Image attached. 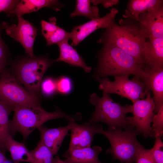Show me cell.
Instances as JSON below:
<instances>
[{
    "label": "cell",
    "instance_id": "10",
    "mask_svg": "<svg viewBox=\"0 0 163 163\" xmlns=\"http://www.w3.org/2000/svg\"><path fill=\"white\" fill-rule=\"evenodd\" d=\"M18 19L17 24L8 25L5 29L6 33L22 45L28 56L34 57L33 46L38 29L22 16L18 18Z\"/></svg>",
    "mask_w": 163,
    "mask_h": 163
},
{
    "label": "cell",
    "instance_id": "15",
    "mask_svg": "<svg viewBox=\"0 0 163 163\" xmlns=\"http://www.w3.org/2000/svg\"><path fill=\"white\" fill-rule=\"evenodd\" d=\"M143 61L144 66L149 68H163V38H149L144 49Z\"/></svg>",
    "mask_w": 163,
    "mask_h": 163
},
{
    "label": "cell",
    "instance_id": "35",
    "mask_svg": "<svg viewBox=\"0 0 163 163\" xmlns=\"http://www.w3.org/2000/svg\"><path fill=\"white\" fill-rule=\"evenodd\" d=\"M7 150L4 144L0 142V163H3L6 159L5 152Z\"/></svg>",
    "mask_w": 163,
    "mask_h": 163
},
{
    "label": "cell",
    "instance_id": "1",
    "mask_svg": "<svg viewBox=\"0 0 163 163\" xmlns=\"http://www.w3.org/2000/svg\"><path fill=\"white\" fill-rule=\"evenodd\" d=\"M103 46L98 56V63L93 77L133 75L142 79L145 75L144 66L134 58L113 44L102 41Z\"/></svg>",
    "mask_w": 163,
    "mask_h": 163
},
{
    "label": "cell",
    "instance_id": "28",
    "mask_svg": "<svg viewBox=\"0 0 163 163\" xmlns=\"http://www.w3.org/2000/svg\"><path fill=\"white\" fill-rule=\"evenodd\" d=\"M40 89L43 94L47 97L53 95L57 91L56 80L51 77H47L42 81Z\"/></svg>",
    "mask_w": 163,
    "mask_h": 163
},
{
    "label": "cell",
    "instance_id": "3",
    "mask_svg": "<svg viewBox=\"0 0 163 163\" xmlns=\"http://www.w3.org/2000/svg\"><path fill=\"white\" fill-rule=\"evenodd\" d=\"M146 39L138 23L120 22L118 25L113 21L98 43L106 41L113 44L144 66L143 54Z\"/></svg>",
    "mask_w": 163,
    "mask_h": 163
},
{
    "label": "cell",
    "instance_id": "33",
    "mask_svg": "<svg viewBox=\"0 0 163 163\" xmlns=\"http://www.w3.org/2000/svg\"><path fill=\"white\" fill-rule=\"evenodd\" d=\"M16 0H0V12L6 13L13 10L20 2Z\"/></svg>",
    "mask_w": 163,
    "mask_h": 163
},
{
    "label": "cell",
    "instance_id": "25",
    "mask_svg": "<svg viewBox=\"0 0 163 163\" xmlns=\"http://www.w3.org/2000/svg\"><path fill=\"white\" fill-rule=\"evenodd\" d=\"M8 26L5 21L0 23V75L6 69L9 56L8 47L1 37L2 31Z\"/></svg>",
    "mask_w": 163,
    "mask_h": 163
},
{
    "label": "cell",
    "instance_id": "27",
    "mask_svg": "<svg viewBox=\"0 0 163 163\" xmlns=\"http://www.w3.org/2000/svg\"><path fill=\"white\" fill-rule=\"evenodd\" d=\"M152 128L153 131V136H161L163 133V106H162L158 112L154 115Z\"/></svg>",
    "mask_w": 163,
    "mask_h": 163
},
{
    "label": "cell",
    "instance_id": "26",
    "mask_svg": "<svg viewBox=\"0 0 163 163\" xmlns=\"http://www.w3.org/2000/svg\"><path fill=\"white\" fill-rule=\"evenodd\" d=\"M70 32H68L59 27L52 35L46 39V45L50 46L54 44H58L62 41L70 39Z\"/></svg>",
    "mask_w": 163,
    "mask_h": 163
},
{
    "label": "cell",
    "instance_id": "24",
    "mask_svg": "<svg viewBox=\"0 0 163 163\" xmlns=\"http://www.w3.org/2000/svg\"><path fill=\"white\" fill-rule=\"evenodd\" d=\"M13 108L0 100V142L4 141L8 133L9 116Z\"/></svg>",
    "mask_w": 163,
    "mask_h": 163
},
{
    "label": "cell",
    "instance_id": "37",
    "mask_svg": "<svg viewBox=\"0 0 163 163\" xmlns=\"http://www.w3.org/2000/svg\"><path fill=\"white\" fill-rule=\"evenodd\" d=\"M3 163H14L12 162L11 160L6 158V159L5 160V161Z\"/></svg>",
    "mask_w": 163,
    "mask_h": 163
},
{
    "label": "cell",
    "instance_id": "17",
    "mask_svg": "<svg viewBox=\"0 0 163 163\" xmlns=\"http://www.w3.org/2000/svg\"><path fill=\"white\" fill-rule=\"evenodd\" d=\"M64 6L58 0H22L12 11L6 14L8 16L15 15L18 18L27 14L38 11L44 7L51 8L59 11Z\"/></svg>",
    "mask_w": 163,
    "mask_h": 163
},
{
    "label": "cell",
    "instance_id": "30",
    "mask_svg": "<svg viewBox=\"0 0 163 163\" xmlns=\"http://www.w3.org/2000/svg\"><path fill=\"white\" fill-rule=\"evenodd\" d=\"M57 91L62 94L69 93L72 88L71 79L66 76H62L56 80Z\"/></svg>",
    "mask_w": 163,
    "mask_h": 163
},
{
    "label": "cell",
    "instance_id": "23",
    "mask_svg": "<svg viewBox=\"0 0 163 163\" xmlns=\"http://www.w3.org/2000/svg\"><path fill=\"white\" fill-rule=\"evenodd\" d=\"M30 152L32 163H53L54 155L40 140L36 148Z\"/></svg>",
    "mask_w": 163,
    "mask_h": 163
},
{
    "label": "cell",
    "instance_id": "34",
    "mask_svg": "<svg viewBox=\"0 0 163 163\" xmlns=\"http://www.w3.org/2000/svg\"><path fill=\"white\" fill-rule=\"evenodd\" d=\"M119 2L118 0H91V2L96 5L98 4H101L103 5L105 8H108L111 7L113 5L117 4Z\"/></svg>",
    "mask_w": 163,
    "mask_h": 163
},
{
    "label": "cell",
    "instance_id": "6",
    "mask_svg": "<svg viewBox=\"0 0 163 163\" xmlns=\"http://www.w3.org/2000/svg\"><path fill=\"white\" fill-rule=\"evenodd\" d=\"M133 128L128 125L124 131L121 128L111 131L105 130L103 128L99 130V133L105 136L110 143L111 147L107 150L106 153L111 154L113 159H117L122 163L135 162L140 144L136 137L140 133Z\"/></svg>",
    "mask_w": 163,
    "mask_h": 163
},
{
    "label": "cell",
    "instance_id": "12",
    "mask_svg": "<svg viewBox=\"0 0 163 163\" xmlns=\"http://www.w3.org/2000/svg\"><path fill=\"white\" fill-rule=\"evenodd\" d=\"M118 13V10L113 8L109 13L102 18L91 19L82 24L74 27L70 32L71 45L77 46L88 36L98 29H107L114 21Z\"/></svg>",
    "mask_w": 163,
    "mask_h": 163
},
{
    "label": "cell",
    "instance_id": "36",
    "mask_svg": "<svg viewBox=\"0 0 163 163\" xmlns=\"http://www.w3.org/2000/svg\"><path fill=\"white\" fill-rule=\"evenodd\" d=\"M53 163H69L66 160H62L58 156H56L54 158Z\"/></svg>",
    "mask_w": 163,
    "mask_h": 163
},
{
    "label": "cell",
    "instance_id": "18",
    "mask_svg": "<svg viewBox=\"0 0 163 163\" xmlns=\"http://www.w3.org/2000/svg\"><path fill=\"white\" fill-rule=\"evenodd\" d=\"M102 148L95 146L66 150L63 154L66 160L69 163H102L98 158V155Z\"/></svg>",
    "mask_w": 163,
    "mask_h": 163
},
{
    "label": "cell",
    "instance_id": "11",
    "mask_svg": "<svg viewBox=\"0 0 163 163\" xmlns=\"http://www.w3.org/2000/svg\"><path fill=\"white\" fill-rule=\"evenodd\" d=\"M69 130L71 131L69 149H76L91 147L94 136L99 133L103 128L101 124L88 125L79 124L74 120L68 121Z\"/></svg>",
    "mask_w": 163,
    "mask_h": 163
},
{
    "label": "cell",
    "instance_id": "19",
    "mask_svg": "<svg viewBox=\"0 0 163 163\" xmlns=\"http://www.w3.org/2000/svg\"><path fill=\"white\" fill-rule=\"evenodd\" d=\"M57 45L59 49V55L55 62H63L71 66L81 67L87 73L91 72V68L86 65L76 50L69 44L68 40H65Z\"/></svg>",
    "mask_w": 163,
    "mask_h": 163
},
{
    "label": "cell",
    "instance_id": "22",
    "mask_svg": "<svg viewBox=\"0 0 163 163\" xmlns=\"http://www.w3.org/2000/svg\"><path fill=\"white\" fill-rule=\"evenodd\" d=\"M91 0H77L75 9L70 17L83 16L91 19L100 18L99 10L96 6L91 5Z\"/></svg>",
    "mask_w": 163,
    "mask_h": 163
},
{
    "label": "cell",
    "instance_id": "20",
    "mask_svg": "<svg viewBox=\"0 0 163 163\" xmlns=\"http://www.w3.org/2000/svg\"><path fill=\"white\" fill-rule=\"evenodd\" d=\"M7 149L10 152L14 163L22 162L32 163V157L30 152L23 142L15 140L9 132L4 141Z\"/></svg>",
    "mask_w": 163,
    "mask_h": 163
},
{
    "label": "cell",
    "instance_id": "13",
    "mask_svg": "<svg viewBox=\"0 0 163 163\" xmlns=\"http://www.w3.org/2000/svg\"><path fill=\"white\" fill-rule=\"evenodd\" d=\"M136 21L146 39L163 38L162 5L141 14Z\"/></svg>",
    "mask_w": 163,
    "mask_h": 163
},
{
    "label": "cell",
    "instance_id": "29",
    "mask_svg": "<svg viewBox=\"0 0 163 163\" xmlns=\"http://www.w3.org/2000/svg\"><path fill=\"white\" fill-rule=\"evenodd\" d=\"M161 136L155 137V143L153 148L150 149L155 163H163V143Z\"/></svg>",
    "mask_w": 163,
    "mask_h": 163
},
{
    "label": "cell",
    "instance_id": "16",
    "mask_svg": "<svg viewBox=\"0 0 163 163\" xmlns=\"http://www.w3.org/2000/svg\"><path fill=\"white\" fill-rule=\"evenodd\" d=\"M37 129L40 132V140L54 155L57 153L64 138L70 130L68 125L54 128H48L43 125Z\"/></svg>",
    "mask_w": 163,
    "mask_h": 163
},
{
    "label": "cell",
    "instance_id": "31",
    "mask_svg": "<svg viewBox=\"0 0 163 163\" xmlns=\"http://www.w3.org/2000/svg\"><path fill=\"white\" fill-rule=\"evenodd\" d=\"M136 163H155L150 150L145 149L140 144L137 152Z\"/></svg>",
    "mask_w": 163,
    "mask_h": 163
},
{
    "label": "cell",
    "instance_id": "32",
    "mask_svg": "<svg viewBox=\"0 0 163 163\" xmlns=\"http://www.w3.org/2000/svg\"><path fill=\"white\" fill-rule=\"evenodd\" d=\"M56 20L55 18H51L49 22L44 20L41 21L42 33L46 39L59 28L56 24Z\"/></svg>",
    "mask_w": 163,
    "mask_h": 163
},
{
    "label": "cell",
    "instance_id": "14",
    "mask_svg": "<svg viewBox=\"0 0 163 163\" xmlns=\"http://www.w3.org/2000/svg\"><path fill=\"white\" fill-rule=\"evenodd\" d=\"M143 69L145 75L142 79L146 90L152 92L156 114L163 106V68L151 69L144 66Z\"/></svg>",
    "mask_w": 163,
    "mask_h": 163
},
{
    "label": "cell",
    "instance_id": "8",
    "mask_svg": "<svg viewBox=\"0 0 163 163\" xmlns=\"http://www.w3.org/2000/svg\"><path fill=\"white\" fill-rule=\"evenodd\" d=\"M129 76L127 75L115 76L113 81L106 78L96 79L100 83V89L127 98L133 103L137 100L143 99L148 91L146 90L141 78L135 76L130 80Z\"/></svg>",
    "mask_w": 163,
    "mask_h": 163
},
{
    "label": "cell",
    "instance_id": "7",
    "mask_svg": "<svg viewBox=\"0 0 163 163\" xmlns=\"http://www.w3.org/2000/svg\"><path fill=\"white\" fill-rule=\"evenodd\" d=\"M0 100L13 109L23 106L40 105V101L33 96L7 69L0 75Z\"/></svg>",
    "mask_w": 163,
    "mask_h": 163
},
{
    "label": "cell",
    "instance_id": "9",
    "mask_svg": "<svg viewBox=\"0 0 163 163\" xmlns=\"http://www.w3.org/2000/svg\"><path fill=\"white\" fill-rule=\"evenodd\" d=\"M132 105L133 116L127 117L128 125L135 127L136 129L142 133L145 138L152 137L153 132L151 124L155 114V104L150 91L147 92L145 99L137 100Z\"/></svg>",
    "mask_w": 163,
    "mask_h": 163
},
{
    "label": "cell",
    "instance_id": "4",
    "mask_svg": "<svg viewBox=\"0 0 163 163\" xmlns=\"http://www.w3.org/2000/svg\"><path fill=\"white\" fill-rule=\"evenodd\" d=\"M89 100L95 109L90 119L83 123L90 125L102 122L107 125V130L110 131L129 125L126 115L132 113V105H121L114 101L110 94L104 91L101 97L94 93L91 95Z\"/></svg>",
    "mask_w": 163,
    "mask_h": 163
},
{
    "label": "cell",
    "instance_id": "5",
    "mask_svg": "<svg viewBox=\"0 0 163 163\" xmlns=\"http://www.w3.org/2000/svg\"><path fill=\"white\" fill-rule=\"evenodd\" d=\"M54 62L45 56H28L19 60L9 70L33 96L40 101L43 77Z\"/></svg>",
    "mask_w": 163,
    "mask_h": 163
},
{
    "label": "cell",
    "instance_id": "21",
    "mask_svg": "<svg viewBox=\"0 0 163 163\" xmlns=\"http://www.w3.org/2000/svg\"><path fill=\"white\" fill-rule=\"evenodd\" d=\"M159 0H132L128 4L123 17L136 20L141 14L162 5Z\"/></svg>",
    "mask_w": 163,
    "mask_h": 163
},
{
    "label": "cell",
    "instance_id": "2",
    "mask_svg": "<svg viewBox=\"0 0 163 163\" xmlns=\"http://www.w3.org/2000/svg\"><path fill=\"white\" fill-rule=\"evenodd\" d=\"M13 111L14 116L9 121V132L10 134L17 132L20 133L25 140L34 130L48 120L64 118L68 121L72 119L76 121L82 118L79 113L70 115L63 113L58 108L54 112H49L40 105L18 107L14 108Z\"/></svg>",
    "mask_w": 163,
    "mask_h": 163
}]
</instances>
